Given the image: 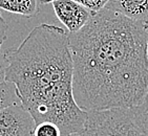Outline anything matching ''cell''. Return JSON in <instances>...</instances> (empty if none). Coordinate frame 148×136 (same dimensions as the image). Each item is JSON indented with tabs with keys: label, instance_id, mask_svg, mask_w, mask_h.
<instances>
[{
	"label": "cell",
	"instance_id": "6da1fadb",
	"mask_svg": "<svg viewBox=\"0 0 148 136\" xmlns=\"http://www.w3.org/2000/svg\"><path fill=\"white\" fill-rule=\"evenodd\" d=\"M73 93L82 110L132 109L148 93L146 23L104 7L69 34Z\"/></svg>",
	"mask_w": 148,
	"mask_h": 136
},
{
	"label": "cell",
	"instance_id": "7a4b0ae2",
	"mask_svg": "<svg viewBox=\"0 0 148 136\" xmlns=\"http://www.w3.org/2000/svg\"><path fill=\"white\" fill-rule=\"evenodd\" d=\"M5 54L6 81L16 86L20 103L36 125L54 122L63 136L82 130L87 112L77 105L73 93L74 64L69 33L41 23L17 48L8 49Z\"/></svg>",
	"mask_w": 148,
	"mask_h": 136
},
{
	"label": "cell",
	"instance_id": "3957f363",
	"mask_svg": "<svg viewBox=\"0 0 148 136\" xmlns=\"http://www.w3.org/2000/svg\"><path fill=\"white\" fill-rule=\"evenodd\" d=\"M71 136H141L130 109L87 112L82 130Z\"/></svg>",
	"mask_w": 148,
	"mask_h": 136
},
{
	"label": "cell",
	"instance_id": "277c9868",
	"mask_svg": "<svg viewBox=\"0 0 148 136\" xmlns=\"http://www.w3.org/2000/svg\"><path fill=\"white\" fill-rule=\"evenodd\" d=\"M36 122L20 102L0 110V136H33Z\"/></svg>",
	"mask_w": 148,
	"mask_h": 136
},
{
	"label": "cell",
	"instance_id": "5b68a950",
	"mask_svg": "<svg viewBox=\"0 0 148 136\" xmlns=\"http://www.w3.org/2000/svg\"><path fill=\"white\" fill-rule=\"evenodd\" d=\"M51 4L57 18L67 29L69 34H74L83 29L95 14L73 0H54Z\"/></svg>",
	"mask_w": 148,
	"mask_h": 136
},
{
	"label": "cell",
	"instance_id": "8992f818",
	"mask_svg": "<svg viewBox=\"0 0 148 136\" xmlns=\"http://www.w3.org/2000/svg\"><path fill=\"white\" fill-rule=\"evenodd\" d=\"M105 7L136 21L148 22V0H109Z\"/></svg>",
	"mask_w": 148,
	"mask_h": 136
},
{
	"label": "cell",
	"instance_id": "52a82bcc",
	"mask_svg": "<svg viewBox=\"0 0 148 136\" xmlns=\"http://www.w3.org/2000/svg\"><path fill=\"white\" fill-rule=\"evenodd\" d=\"M42 0H0V10L24 17H36L40 13Z\"/></svg>",
	"mask_w": 148,
	"mask_h": 136
},
{
	"label": "cell",
	"instance_id": "ba28073f",
	"mask_svg": "<svg viewBox=\"0 0 148 136\" xmlns=\"http://www.w3.org/2000/svg\"><path fill=\"white\" fill-rule=\"evenodd\" d=\"M130 111L141 136H148V93L144 102Z\"/></svg>",
	"mask_w": 148,
	"mask_h": 136
},
{
	"label": "cell",
	"instance_id": "9c48e42d",
	"mask_svg": "<svg viewBox=\"0 0 148 136\" xmlns=\"http://www.w3.org/2000/svg\"><path fill=\"white\" fill-rule=\"evenodd\" d=\"M20 102L17 94L16 86L12 82L5 81L0 84V110Z\"/></svg>",
	"mask_w": 148,
	"mask_h": 136
},
{
	"label": "cell",
	"instance_id": "30bf717a",
	"mask_svg": "<svg viewBox=\"0 0 148 136\" xmlns=\"http://www.w3.org/2000/svg\"><path fill=\"white\" fill-rule=\"evenodd\" d=\"M33 136H63L62 131L56 124L43 122L36 125Z\"/></svg>",
	"mask_w": 148,
	"mask_h": 136
},
{
	"label": "cell",
	"instance_id": "8fae6325",
	"mask_svg": "<svg viewBox=\"0 0 148 136\" xmlns=\"http://www.w3.org/2000/svg\"><path fill=\"white\" fill-rule=\"evenodd\" d=\"M54 0H42V4L51 3ZM73 1H76L81 5L85 6L86 9H88L92 13H98L105 7L109 0H73Z\"/></svg>",
	"mask_w": 148,
	"mask_h": 136
},
{
	"label": "cell",
	"instance_id": "7c38bea8",
	"mask_svg": "<svg viewBox=\"0 0 148 136\" xmlns=\"http://www.w3.org/2000/svg\"><path fill=\"white\" fill-rule=\"evenodd\" d=\"M9 67V59L5 52H1L0 50V84L6 81V71Z\"/></svg>",
	"mask_w": 148,
	"mask_h": 136
},
{
	"label": "cell",
	"instance_id": "4fadbf2b",
	"mask_svg": "<svg viewBox=\"0 0 148 136\" xmlns=\"http://www.w3.org/2000/svg\"><path fill=\"white\" fill-rule=\"evenodd\" d=\"M6 31H8V24L3 20L1 13H0V48H1L3 42L6 40Z\"/></svg>",
	"mask_w": 148,
	"mask_h": 136
},
{
	"label": "cell",
	"instance_id": "5bb4252c",
	"mask_svg": "<svg viewBox=\"0 0 148 136\" xmlns=\"http://www.w3.org/2000/svg\"><path fill=\"white\" fill-rule=\"evenodd\" d=\"M146 54H147L148 60V22L146 23Z\"/></svg>",
	"mask_w": 148,
	"mask_h": 136
}]
</instances>
